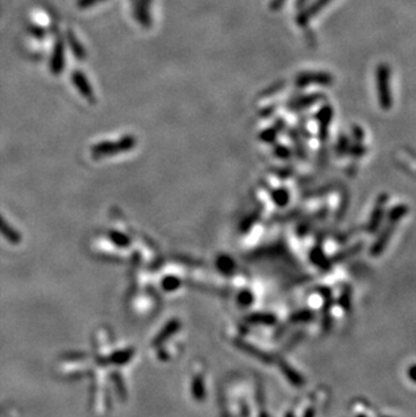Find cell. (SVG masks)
Instances as JSON below:
<instances>
[{
  "instance_id": "obj_18",
  "label": "cell",
  "mask_w": 416,
  "mask_h": 417,
  "mask_svg": "<svg viewBox=\"0 0 416 417\" xmlns=\"http://www.w3.org/2000/svg\"><path fill=\"white\" fill-rule=\"evenodd\" d=\"M349 208V196H343V199H342V204H341V207H339V209H338V212H337V219L338 220H341L342 217L345 216V212H346V209Z\"/></svg>"
},
{
  "instance_id": "obj_19",
  "label": "cell",
  "mask_w": 416,
  "mask_h": 417,
  "mask_svg": "<svg viewBox=\"0 0 416 417\" xmlns=\"http://www.w3.org/2000/svg\"><path fill=\"white\" fill-rule=\"evenodd\" d=\"M295 319L297 321H311L314 319V313L310 311H301L297 315H295Z\"/></svg>"
},
{
  "instance_id": "obj_2",
  "label": "cell",
  "mask_w": 416,
  "mask_h": 417,
  "mask_svg": "<svg viewBox=\"0 0 416 417\" xmlns=\"http://www.w3.org/2000/svg\"><path fill=\"white\" fill-rule=\"evenodd\" d=\"M334 82V77L327 72H307L301 73L296 77L297 86L308 85H323L329 86Z\"/></svg>"
},
{
  "instance_id": "obj_1",
  "label": "cell",
  "mask_w": 416,
  "mask_h": 417,
  "mask_svg": "<svg viewBox=\"0 0 416 417\" xmlns=\"http://www.w3.org/2000/svg\"><path fill=\"white\" fill-rule=\"evenodd\" d=\"M376 91L380 108L389 111L393 105V97L390 86V69L386 63H379L376 68Z\"/></svg>"
},
{
  "instance_id": "obj_5",
  "label": "cell",
  "mask_w": 416,
  "mask_h": 417,
  "mask_svg": "<svg viewBox=\"0 0 416 417\" xmlns=\"http://www.w3.org/2000/svg\"><path fill=\"white\" fill-rule=\"evenodd\" d=\"M333 2L334 0H315V2L310 4L305 10H303V11L300 12L299 16H297V23H299L300 26H305V25H308V22H310L314 16L318 15L319 12L322 11V10H324V8H326L330 3H333Z\"/></svg>"
},
{
  "instance_id": "obj_17",
  "label": "cell",
  "mask_w": 416,
  "mask_h": 417,
  "mask_svg": "<svg viewBox=\"0 0 416 417\" xmlns=\"http://www.w3.org/2000/svg\"><path fill=\"white\" fill-rule=\"evenodd\" d=\"M365 151H366L365 146L362 145V143H357L356 142V145L350 146L349 151H347V153L353 157H361L362 154H365Z\"/></svg>"
},
{
  "instance_id": "obj_14",
  "label": "cell",
  "mask_w": 416,
  "mask_h": 417,
  "mask_svg": "<svg viewBox=\"0 0 416 417\" xmlns=\"http://www.w3.org/2000/svg\"><path fill=\"white\" fill-rule=\"evenodd\" d=\"M349 138L346 137V135L342 134L341 137H339V139H338V143H337V153L339 154V156H343V154H346L347 151H349Z\"/></svg>"
},
{
  "instance_id": "obj_10",
  "label": "cell",
  "mask_w": 416,
  "mask_h": 417,
  "mask_svg": "<svg viewBox=\"0 0 416 417\" xmlns=\"http://www.w3.org/2000/svg\"><path fill=\"white\" fill-rule=\"evenodd\" d=\"M407 213H408V207H407V205L404 204L396 205V207H393V208L390 209L389 212L386 213V220H388V223L398 224Z\"/></svg>"
},
{
  "instance_id": "obj_6",
  "label": "cell",
  "mask_w": 416,
  "mask_h": 417,
  "mask_svg": "<svg viewBox=\"0 0 416 417\" xmlns=\"http://www.w3.org/2000/svg\"><path fill=\"white\" fill-rule=\"evenodd\" d=\"M395 227H396V224H393V223L386 224L385 228L383 230V232L379 235V238L376 239V242L373 243V246H371L370 254L373 255V257H379L380 254L383 253L384 250H385V247L388 246L389 239L392 238V234H393V231H395Z\"/></svg>"
},
{
  "instance_id": "obj_8",
  "label": "cell",
  "mask_w": 416,
  "mask_h": 417,
  "mask_svg": "<svg viewBox=\"0 0 416 417\" xmlns=\"http://www.w3.org/2000/svg\"><path fill=\"white\" fill-rule=\"evenodd\" d=\"M311 261L319 266V269H322L323 272H329L331 269V261L324 255L322 247L316 246L315 249L311 251Z\"/></svg>"
},
{
  "instance_id": "obj_3",
  "label": "cell",
  "mask_w": 416,
  "mask_h": 417,
  "mask_svg": "<svg viewBox=\"0 0 416 417\" xmlns=\"http://www.w3.org/2000/svg\"><path fill=\"white\" fill-rule=\"evenodd\" d=\"M388 201V194L386 193H381L377 197V201H376L375 208H373V212H371V216L367 222L366 230L369 232H376L379 230L380 224H381V220L384 217V212H385V204Z\"/></svg>"
},
{
  "instance_id": "obj_21",
  "label": "cell",
  "mask_w": 416,
  "mask_h": 417,
  "mask_svg": "<svg viewBox=\"0 0 416 417\" xmlns=\"http://www.w3.org/2000/svg\"><path fill=\"white\" fill-rule=\"evenodd\" d=\"M407 374H408L409 380L416 384V365L411 366V367L408 369V372H407Z\"/></svg>"
},
{
  "instance_id": "obj_24",
  "label": "cell",
  "mask_w": 416,
  "mask_h": 417,
  "mask_svg": "<svg viewBox=\"0 0 416 417\" xmlns=\"http://www.w3.org/2000/svg\"><path fill=\"white\" fill-rule=\"evenodd\" d=\"M307 2H308V0H297V2H296V6H297V7H299V8H301V7H303V6H304V4L307 3Z\"/></svg>"
},
{
  "instance_id": "obj_9",
  "label": "cell",
  "mask_w": 416,
  "mask_h": 417,
  "mask_svg": "<svg viewBox=\"0 0 416 417\" xmlns=\"http://www.w3.org/2000/svg\"><path fill=\"white\" fill-rule=\"evenodd\" d=\"M320 99H323L322 93H311V95H307V96H301L299 97L297 100H295L292 103V108L295 109H301V108H307L310 105H312L314 103L319 101Z\"/></svg>"
},
{
  "instance_id": "obj_22",
  "label": "cell",
  "mask_w": 416,
  "mask_h": 417,
  "mask_svg": "<svg viewBox=\"0 0 416 417\" xmlns=\"http://www.w3.org/2000/svg\"><path fill=\"white\" fill-rule=\"evenodd\" d=\"M284 2L285 0H273V2L270 3V7L273 8V10H278V7H280Z\"/></svg>"
},
{
  "instance_id": "obj_4",
  "label": "cell",
  "mask_w": 416,
  "mask_h": 417,
  "mask_svg": "<svg viewBox=\"0 0 416 417\" xmlns=\"http://www.w3.org/2000/svg\"><path fill=\"white\" fill-rule=\"evenodd\" d=\"M334 116V109L331 105L326 104L323 105L322 108L319 109V112L316 114V119H318L319 123V138L320 141L324 142L327 141V137H329V128H330V123L333 120Z\"/></svg>"
},
{
  "instance_id": "obj_23",
  "label": "cell",
  "mask_w": 416,
  "mask_h": 417,
  "mask_svg": "<svg viewBox=\"0 0 416 417\" xmlns=\"http://www.w3.org/2000/svg\"><path fill=\"white\" fill-rule=\"evenodd\" d=\"M277 154L280 157H289V151L285 147H277Z\"/></svg>"
},
{
  "instance_id": "obj_15",
  "label": "cell",
  "mask_w": 416,
  "mask_h": 417,
  "mask_svg": "<svg viewBox=\"0 0 416 417\" xmlns=\"http://www.w3.org/2000/svg\"><path fill=\"white\" fill-rule=\"evenodd\" d=\"M282 367H284V371L287 372V377H288L289 380H291V382H293V384L297 385V386H300V385L304 384V380L299 376V374H297L296 371H295V370H292L291 367H288V366H285V363Z\"/></svg>"
},
{
  "instance_id": "obj_20",
  "label": "cell",
  "mask_w": 416,
  "mask_h": 417,
  "mask_svg": "<svg viewBox=\"0 0 416 417\" xmlns=\"http://www.w3.org/2000/svg\"><path fill=\"white\" fill-rule=\"evenodd\" d=\"M353 137L356 139L357 143H362V139H364V131L361 128L360 126H353Z\"/></svg>"
},
{
  "instance_id": "obj_13",
  "label": "cell",
  "mask_w": 416,
  "mask_h": 417,
  "mask_svg": "<svg viewBox=\"0 0 416 417\" xmlns=\"http://www.w3.org/2000/svg\"><path fill=\"white\" fill-rule=\"evenodd\" d=\"M73 78H75L76 85L79 86L80 91L84 93V96H86V97L92 96V91H91L90 85H86L85 84V80H84L83 76L80 75V72H75V76H73Z\"/></svg>"
},
{
  "instance_id": "obj_16",
  "label": "cell",
  "mask_w": 416,
  "mask_h": 417,
  "mask_svg": "<svg viewBox=\"0 0 416 417\" xmlns=\"http://www.w3.org/2000/svg\"><path fill=\"white\" fill-rule=\"evenodd\" d=\"M273 197L278 205H285L288 203V193L285 189H278L273 193Z\"/></svg>"
},
{
  "instance_id": "obj_12",
  "label": "cell",
  "mask_w": 416,
  "mask_h": 417,
  "mask_svg": "<svg viewBox=\"0 0 416 417\" xmlns=\"http://www.w3.org/2000/svg\"><path fill=\"white\" fill-rule=\"evenodd\" d=\"M339 304L345 309V312L352 311V289L350 288H345V291L342 292L341 297H339Z\"/></svg>"
},
{
  "instance_id": "obj_7",
  "label": "cell",
  "mask_w": 416,
  "mask_h": 417,
  "mask_svg": "<svg viewBox=\"0 0 416 417\" xmlns=\"http://www.w3.org/2000/svg\"><path fill=\"white\" fill-rule=\"evenodd\" d=\"M323 297H324V306H323V328L326 330V332L330 331L331 328V316H330V308L333 304V296H331V291L329 288H320Z\"/></svg>"
},
{
  "instance_id": "obj_11",
  "label": "cell",
  "mask_w": 416,
  "mask_h": 417,
  "mask_svg": "<svg viewBox=\"0 0 416 417\" xmlns=\"http://www.w3.org/2000/svg\"><path fill=\"white\" fill-rule=\"evenodd\" d=\"M361 250H362V243H357V245H354V246L349 247V249L342 250L341 253L335 254V255H334V258H333V262H343V261H346L347 258L353 257V255H356L357 253H360Z\"/></svg>"
},
{
  "instance_id": "obj_25",
  "label": "cell",
  "mask_w": 416,
  "mask_h": 417,
  "mask_svg": "<svg viewBox=\"0 0 416 417\" xmlns=\"http://www.w3.org/2000/svg\"><path fill=\"white\" fill-rule=\"evenodd\" d=\"M357 417H365V416H357Z\"/></svg>"
}]
</instances>
